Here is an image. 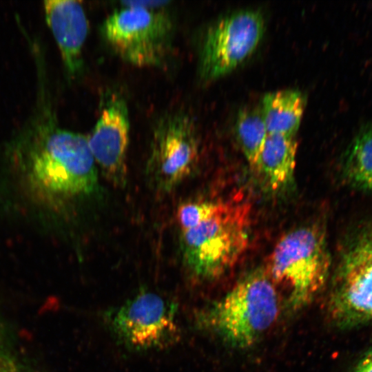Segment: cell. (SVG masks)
I'll use <instances>...</instances> for the list:
<instances>
[{"instance_id": "obj_7", "label": "cell", "mask_w": 372, "mask_h": 372, "mask_svg": "<svg viewBox=\"0 0 372 372\" xmlns=\"http://www.w3.org/2000/svg\"><path fill=\"white\" fill-rule=\"evenodd\" d=\"M177 304L153 292L141 291L105 316L116 339L127 347L146 351L167 347L179 337Z\"/></svg>"}, {"instance_id": "obj_16", "label": "cell", "mask_w": 372, "mask_h": 372, "mask_svg": "<svg viewBox=\"0 0 372 372\" xmlns=\"http://www.w3.org/2000/svg\"><path fill=\"white\" fill-rule=\"evenodd\" d=\"M225 200H199L182 204L177 211L181 231L190 229L216 214Z\"/></svg>"}, {"instance_id": "obj_17", "label": "cell", "mask_w": 372, "mask_h": 372, "mask_svg": "<svg viewBox=\"0 0 372 372\" xmlns=\"http://www.w3.org/2000/svg\"><path fill=\"white\" fill-rule=\"evenodd\" d=\"M0 372H41L23 363L8 350L0 353Z\"/></svg>"}, {"instance_id": "obj_15", "label": "cell", "mask_w": 372, "mask_h": 372, "mask_svg": "<svg viewBox=\"0 0 372 372\" xmlns=\"http://www.w3.org/2000/svg\"><path fill=\"white\" fill-rule=\"evenodd\" d=\"M344 172L353 185L372 192V128L360 133L350 145Z\"/></svg>"}, {"instance_id": "obj_2", "label": "cell", "mask_w": 372, "mask_h": 372, "mask_svg": "<svg viewBox=\"0 0 372 372\" xmlns=\"http://www.w3.org/2000/svg\"><path fill=\"white\" fill-rule=\"evenodd\" d=\"M279 291L265 271L239 280L223 296L195 314V324L227 345L247 349L258 342L278 319Z\"/></svg>"}, {"instance_id": "obj_6", "label": "cell", "mask_w": 372, "mask_h": 372, "mask_svg": "<svg viewBox=\"0 0 372 372\" xmlns=\"http://www.w3.org/2000/svg\"><path fill=\"white\" fill-rule=\"evenodd\" d=\"M327 312L340 327L372 322V225L354 234L346 245L333 280Z\"/></svg>"}, {"instance_id": "obj_18", "label": "cell", "mask_w": 372, "mask_h": 372, "mask_svg": "<svg viewBox=\"0 0 372 372\" xmlns=\"http://www.w3.org/2000/svg\"><path fill=\"white\" fill-rule=\"evenodd\" d=\"M353 372H372V349L360 360Z\"/></svg>"}, {"instance_id": "obj_19", "label": "cell", "mask_w": 372, "mask_h": 372, "mask_svg": "<svg viewBox=\"0 0 372 372\" xmlns=\"http://www.w3.org/2000/svg\"><path fill=\"white\" fill-rule=\"evenodd\" d=\"M8 350L9 349L7 348L6 343L5 334L3 330L0 327V353Z\"/></svg>"}, {"instance_id": "obj_10", "label": "cell", "mask_w": 372, "mask_h": 372, "mask_svg": "<svg viewBox=\"0 0 372 372\" xmlns=\"http://www.w3.org/2000/svg\"><path fill=\"white\" fill-rule=\"evenodd\" d=\"M130 128L125 100L116 93L110 94L87 141L96 163L115 185L121 186L126 181Z\"/></svg>"}, {"instance_id": "obj_5", "label": "cell", "mask_w": 372, "mask_h": 372, "mask_svg": "<svg viewBox=\"0 0 372 372\" xmlns=\"http://www.w3.org/2000/svg\"><path fill=\"white\" fill-rule=\"evenodd\" d=\"M104 20L101 34L123 61L138 67L162 65L171 52L173 23L161 1H125Z\"/></svg>"}, {"instance_id": "obj_1", "label": "cell", "mask_w": 372, "mask_h": 372, "mask_svg": "<svg viewBox=\"0 0 372 372\" xmlns=\"http://www.w3.org/2000/svg\"><path fill=\"white\" fill-rule=\"evenodd\" d=\"M14 173L24 194L43 209L97 188L96 162L84 135L40 126L15 146Z\"/></svg>"}, {"instance_id": "obj_4", "label": "cell", "mask_w": 372, "mask_h": 372, "mask_svg": "<svg viewBox=\"0 0 372 372\" xmlns=\"http://www.w3.org/2000/svg\"><path fill=\"white\" fill-rule=\"evenodd\" d=\"M250 225L247 203L225 200L214 216L181 231L184 261L193 275L212 280L233 268L248 247Z\"/></svg>"}, {"instance_id": "obj_8", "label": "cell", "mask_w": 372, "mask_h": 372, "mask_svg": "<svg viewBox=\"0 0 372 372\" xmlns=\"http://www.w3.org/2000/svg\"><path fill=\"white\" fill-rule=\"evenodd\" d=\"M260 12L242 10L227 14L206 31L199 55V74L205 80L236 68L256 48L264 32Z\"/></svg>"}, {"instance_id": "obj_9", "label": "cell", "mask_w": 372, "mask_h": 372, "mask_svg": "<svg viewBox=\"0 0 372 372\" xmlns=\"http://www.w3.org/2000/svg\"><path fill=\"white\" fill-rule=\"evenodd\" d=\"M198 155L193 119L187 114L174 112L164 115L153 132L147 170L156 187L170 191L192 171Z\"/></svg>"}, {"instance_id": "obj_3", "label": "cell", "mask_w": 372, "mask_h": 372, "mask_svg": "<svg viewBox=\"0 0 372 372\" xmlns=\"http://www.w3.org/2000/svg\"><path fill=\"white\" fill-rule=\"evenodd\" d=\"M331 267L324 231L314 225L283 235L271 251L265 272L284 291L287 308L298 311L310 303L327 281Z\"/></svg>"}, {"instance_id": "obj_14", "label": "cell", "mask_w": 372, "mask_h": 372, "mask_svg": "<svg viewBox=\"0 0 372 372\" xmlns=\"http://www.w3.org/2000/svg\"><path fill=\"white\" fill-rule=\"evenodd\" d=\"M234 134L249 166L254 170L268 132L260 106L240 110L234 123Z\"/></svg>"}, {"instance_id": "obj_12", "label": "cell", "mask_w": 372, "mask_h": 372, "mask_svg": "<svg viewBox=\"0 0 372 372\" xmlns=\"http://www.w3.org/2000/svg\"><path fill=\"white\" fill-rule=\"evenodd\" d=\"M298 143L295 136L268 134L254 171L272 192L286 188L294 176Z\"/></svg>"}, {"instance_id": "obj_13", "label": "cell", "mask_w": 372, "mask_h": 372, "mask_svg": "<svg viewBox=\"0 0 372 372\" xmlns=\"http://www.w3.org/2000/svg\"><path fill=\"white\" fill-rule=\"evenodd\" d=\"M260 106L268 134L295 136L305 99L299 90L284 89L266 94Z\"/></svg>"}, {"instance_id": "obj_11", "label": "cell", "mask_w": 372, "mask_h": 372, "mask_svg": "<svg viewBox=\"0 0 372 372\" xmlns=\"http://www.w3.org/2000/svg\"><path fill=\"white\" fill-rule=\"evenodd\" d=\"M43 7L65 69L69 75L76 76L83 68L82 52L89 30L85 10L74 0H45Z\"/></svg>"}]
</instances>
